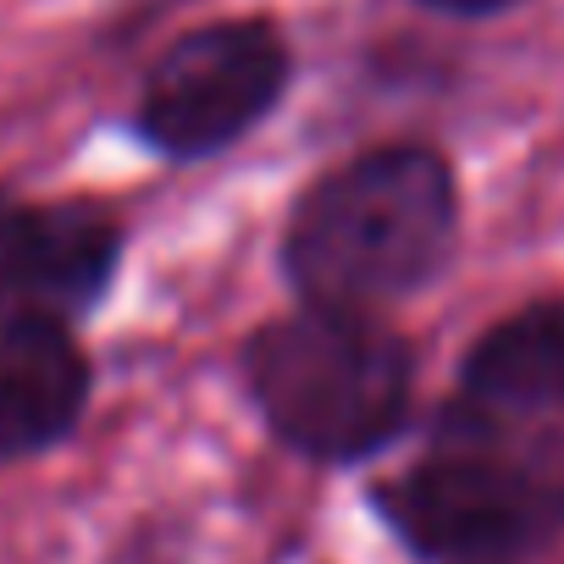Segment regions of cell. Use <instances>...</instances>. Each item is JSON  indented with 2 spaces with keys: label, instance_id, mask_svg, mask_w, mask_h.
<instances>
[{
  "label": "cell",
  "instance_id": "3957f363",
  "mask_svg": "<svg viewBox=\"0 0 564 564\" xmlns=\"http://www.w3.org/2000/svg\"><path fill=\"white\" fill-rule=\"evenodd\" d=\"M243 377L271 432L311 459H366L410 415V349L371 311L300 305L260 327Z\"/></svg>",
  "mask_w": 564,
  "mask_h": 564
},
{
  "label": "cell",
  "instance_id": "5b68a950",
  "mask_svg": "<svg viewBox=\"0 0 564 564\" xmlns=\"http://www.w3.org/2000/svg\"><path fill=\"white\" fill-rule=\"evenodd\" d=\"M122 232L89 205H29L0 188V311L84 316L117 276Z\"/></svg>",
  "mask_w": 564,
  "mask_h": 564
},
{
  "label": "cell",
  "instance_id": "7a4b0ae2",
  "mask_svg": "<svg viewBox=\"0 0 564 564\" xmlns=\"http://www.w3.org/2000/svg\"><path fill=\"white\" fill-rule=\"evenodd\" d=\"M382 514L437 564L520 558L564 525V421H509L454 399L382 492Z\"/></svg>",
  "mask_w": 564,
  "mask_h": 564
},
{
  "label": "cell",
  "instance_id": "52a82bcc",
  "mask_svg": "<svg viewBox=\"0 0 564 564\" xmlns=\"http://www.w3.org/2000/svg\"><path fill=\"white\" fill-rule=\"evenodd\" d=\"M454 399L509 421H564V300L525 305L487 327L465 355Z\"/></svg>",
  "mask_w": 564,
  "mask_h": 564
},
{
  "label": "cell",
  "instance_id": "6da1fadb",
  "mask_svg": "<svg viewBox=\"0 0 564 564\" xmlns=\"http://www.w3.org/2000/svg\"><path fill=\"white\" fill-rule=\"evenodd\" d=\"M454 227L459 188L448 161L426 144H382L305 188L282 265L305 305L377 311L443 265Z\"/></svg>",
  "mask_w": 564,
  "mask_h": 564
},
{
  "label": "cell",
  "instance_id": "277c9868",
  "mask_svg": "<svg viewBox=\"0 0 564 564\" xmlns=\"http://www.w3.org/2000/svg\"><path fill=\"white\" fill-rule=\"evenodd\" d=\"M289 89V45L271 23L238 18L177 40L139 100V133L172 161L238 144Z\"/></svg>",
  "mask_w": 564,
  "mask_h": 564
},
{
  "label": "cell",
  "instance_id": "ba28073f",
  "mask_svg": "<svg viewBox=\"0 0 564 564\" xmlns=\"http://www.w3.org/2000/svg\"><path fill=\"white\" fill-rule=\"evenodd\" d=\"M426 7H437L448 18H492V12L514 7V0H426Z\"/></svg>",
  "mask_w": 564,
  "mask_h": 564
},
{
  "label": "cell",
  "instance_id": "8992f818",
  "mask_svg": "<svg viewBox=\"0 0 564 564\" xmlns=\"http://www.w3.org/2000/svg\"><path fill=\"white\" fill-rule=\"evenodd\" d=\"M89 404V360L62 316L0 311V459L62 443Z\"/></svg>",
  "mask_w": 564,
  "mask_h": 564
}]
</instances>
